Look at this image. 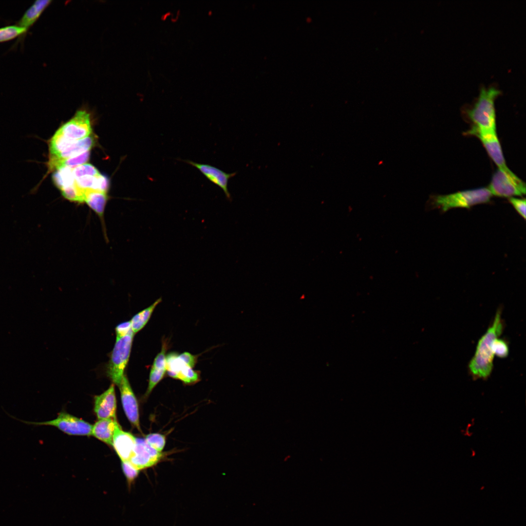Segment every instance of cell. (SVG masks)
Segmentation results:
<instances>
[{
    "label": "cell",
    "mask_w": 526,
    "mask_h": 526,
    "mask_svg": "<svg viewBox=\"0 0 526 526\" xmlns=\"http://www.w3.org/2000/svg\"><path fill=\"white\" fill-rule=\"evenodd\" d=\"M501 313V309L499 308L491 324L479 339L475 353L469 362V371L474 380L487 379L491 374L494 357L492 343L502 334L504 328Z\"/></svg>",
    "instance_id": "cell-1"
},
{
    "label": "cell",
    "mask_w": 526,
    "mask_h": 526,
    "mask_svg": "<svg viewBox=\"0 0 526 526\" xmlns=\"http://www.w3.org/2000/svg\"><path fill=\"white\" fill-rule=\"evenodd\" d=\"M501 91L494 87H482L479 97L468 114L473 123V127L479 129L496 130L494 105L495 98Z\"/></svg>",
    "instance_id": "cell-2"
},
{
    "label": "cell",
    "mask_w": 526,
    "mask_h": 526,
    "mask_svg": "<svg viewBox=\"0 0 526 526\" xmlns=\"http://www.w3.org/2000/svg\"><path fill=\"white\" fill-rule=\"evenodd\" d=\"M487 188H478L455 193L433 196L431 204L435 208L445 212L453 208H467L489 202L492 197Z\"/></svg>",
    "instance_id": "cell-3"
},
{
    "label": "cell",
    "mask_w": 526,
    "mask_h": 526,
    "mask_svg": "<svg viewBox=\"0 0 526 526\" xmlns=\"http://www.w3.org/2000/svg\"><path fill=\"white\" fill-rule=\"evenodd\" d=\"M132 331L121 338H116L114 347L107 366L106 373L114 384H120L128 363L132 344Z\"/></svg>",
    "instance_id": "cell-4"
},
{
    "label": "cell",
    "mask_w": 526,
    "mask_h": 526,
    "mask_svg": "<svg viewBox=\"0 0 526 526\" xmlns=\"http://www.w3.org/2000/svg\"><path fill=\"white\" fill-rule=\"evenodd\" d=\"M6 413L11 418L28 425L54 426L64 433L72 435H92V425L67 413L60 412L56 418L43 422L23 420L18 419L7 412Z\"/></svg>",
    "instance_id": "cell-5"
},
{
    "label": "cell",
    "mask_w": 526,
    "mask_h": 526,
    "mask_svg": "<svg viewBox=\"0 0 526 526\" xmlns=\"http://www.w3.org/2000/svg\"><path fill=\"white\" fill-rule=\"evenodd\" d=\"M492 195L501 197L522 196L526 194V184L511 170L500 169L493 175L488 188Z\"/></svg>",
    "instance_id": "cell-6"
},
{
    "label": "cell",
    "mask_w": 526,
    "mask_h": 526,
    "mask_svg": "<svg viewBox=\"0 0 526 526\" xmlns=\"http://www.w3.org/2000/svg\"><path fill=\"white\" fill-rule=\"evenodd\" d=\"M468 134L474 135L480 140L498 169L507 171L510 170L506 165L496 130L479 129L472 127L468 131Z\"/></svg>",
    "instance_id": "cell-7"
},
{
    "label": "cell",
    "mask_w": 526,
    "mask_h": 526,
    "mask_svg": "<svg viewBox=\"0 0 526 526\" xmlns=\"http://www.w3.org/2000/svg\"><path fill=\"white\" fill-rule=\"evenodd\" d=\"M63 136L78 141L89 136L92 132L90 115L86 111H77L74 116L58 129Z\"/></svg>",
    "instance_id": "cell-8"
},
{
    "label": "cell",
    "mask_w": 526,
    "mask_h": 526,
    "mask_svg": "<svg viewBox=\"0 0 526 526\" xmlns=\"http://www.w3.org/2000/svg\"><path fill=\"white\" fill-rule=\"evenodd\" d=\"M159 452L150 446L145 439L136 438L133 454L129 462L140 470L156 464L162 457Z\"/></svg>",
    "instance_id": "cell-9"
},
{
    "label": "cell",
    "mask_w": 526,
    "mask_h": 526,
    "mask_svg": "<svg viewBox=\"0 0 526 526\" xmlns=\"http://www.w3.org/2000/svg\"><path fill=\"white\" fill-rule=\"evenodd\" d=\"M180 160L198 169L207 180L221 188L226 199L231 201L232 198L228 191V183L229 179L235 176L237 172L227 173L209 164L199 163L189 160Z\"/></svg>",
    "instance_id": "cell-10"
},
{
    "label": "cell",
    "mask_w": 526,
    "mask_h": 526,
    "mask_svg": "<svg viewBox=\"0 0 526 526\" xmlns=\"http://www.w3.org/2000/svg\"><path fill=\"white\" fill-rule=\"evenodd\" d=\"M125 413L131 424L141 432L139 408L135 395L126 375H124L118 386Z\"/></svg>",
    "instance_id": "cell-11"
},
{
    "label": "cell",
    "mask_w": 526,
    "mask_h": 526,
    "mask_svg": "<svg viewBox=\"0 0 526 526\" xmlns=\"http://www.w3.org/2000/svg\"><path fill=\"white\" fill-rule=\"evenodd\" d=\"M94 410L99 420L116 419V399L113 384L104 393L94 396Z\"/></svg>",
    "instance_id": "cell-12"
},
{
    "label": "cell",
    "mask_w": 526,
    "mask_h": 526,
    "mask_svg": "<svg viewBox=\"0 0 526 526\" xmlns=\"http://www.w3.org/2000/svg\"><path fill=\"white\" fill-rule=\"evenodd\" d=\"M136 437L123 431L119 425L114 432L112 446L121 461H129L132 456L136 445Z\"/></svg>",
    "instance_id": "cell-13"
},
{
    "label": "cell",
    "mask_w": 526,
    "mask_h": 526,
    "mask_svg": "<svg viewBox=\"0 0 526 526\" xmlns=\"http://www.w3.org/2000/svg\"><path fill=\"white\" fill-rule=\"evenodd\" d=\"M166 345L163 343L161 351L156 356L150 373L149 384L145 393V397L148 396L153 388L161 380L166 371Z\"/></svg>",
    "instance_id": "cell-14"
},
{
    "label": "cell",
    "mask_w": 526,
    "mask_h": 526,
    "mask_svg": "<svg viewBox=\"0 0 526 526\" xmlns=\"http://www.w3.org/2000/svg\"><path fill=\"white\" fill-rule=\"evenodd\" d=\"M94 144V139L93 136L78 140L58 155L49 157L47 166L57 161L75 157L89 151Z\"/></svg>",
    "instance_id": "cell-15"
},
{
    "label": "cell",
    "mask_w": 526,
    "mask_h": 526,
    "mask_svg": "<svg viewBox=\"0 0 526 526\" xmlns=\"http://www.w3.org/2000/svg\"><path fill=\"white\" fill-rule=\"evenodd\" d=\"M118 425L116 419H100L93 426L92 435L112 446L114 432Z\"/></svg>",
    "instance_id": "cell-16"
},
{
    "label": "cell",
    "mask_w": 526,
    "mask_h": 526,
    "mask_svg": "<svg viewBox=\"0 0 526 526\" xmlns=\"http://www.w3.org/2000/svg\"><path fill=\"white\" fill-rule=\"evenodd\" d=\"M108 198L107 193L97 191L89 190L85 193L84 203L98 215L104 230V211Z\"/></svg>",
    "instance_id": "cell-17"
},
{
    "label": "cell",
    "mask_w": 526,
    "mask_h": 526,
    "mask_svg": "<svg viewBox=\"0 0 526 526\" xmlns=\"http://www.w3.org/2000/svg\"><path fill=\"white\" fill-rule=\"evenodd\" d=\"M51 2L50 0H36L24 13L18 21L17 25L28 29L38 19Z\"/></svg>",
    "instance_id": "cell-18"
},
{
    "label": "cell",
    "mask_w": 526,
    "mask_h": 526,
    "mask_svg": "<svg viewBox=\"0 0 526 526\" xmlns=\"http://www.w3.org/2000/svg\"><path fill=\"white\" fill-rule=\"evenodd\" d=\"M76 141L66 138L57 130L49 141V157L58 155Z\"/></svg>",
    "instance_id": "cell-19"
},
{
    "label": "cell",
    "mask_w": 526,
    "mask_h": 526,
    "mask_svg": "<svg viewBox=\"0 0 526 526\" xmlns=\"http://www.w3.org/2000/svg\"><path fill=\"white\" fill-rule=\"evenodd\" d=\"M161 301L162 298H159L150 306L139 312L132 318L130 321L131 328L134 334L139 332L146 325L155 308Z\"/></svg>",
    "instance_id": "cell-20"
},
{
    "label": "cell",
    "mask_w": 526,
    "mask_h": 526,
    "mask_svg": "<svg viewBox=\"0 0 526 526\" xmlns=\"http://www.w3.org/2000/svg\"><path fill=\"white\" fill-rule=\"evenodd\" d=\"M52 180L55 185L60 190L75 184L73 169L62 167L54 171Z\"/></svg>",
    "instance_id": "cell-21"
},
{
    "label": "cell",
    "mask_w": 526,
    "mask_h": 526,
    "mask_svg": "<svg viewBox=\"0 0 526 526\" xmlns=\"http://www.w3.org/2000/svg\"><path fill=\"white\" fill-rule=\"evenodd\" d=\"M62 196L66 199L74 202L84 203L85 193L75 184L60 190Z\"/></svg>",
    "instance_id": "cell-22"
},
{
    "label": "cell",
    "mask_w": 526,
    "mask_h": 526,
    "mask_svg": "<svg viewBox=\"0 0 526 526\" xmlns=\"http://www.w3.org/2000/svg\"><path fill=\"white\" fill-rule=\"evenodd\" d=\"M27 29L16 25L0 28V42L11 40L24 33Z\"/></svg>",
    "instance_id": "cell-23"
},
{
    "label": "cell",
    "mask_w": 526,
    "mask_h": 526,
    "mask_svg": "<svg viewBox=\"0 0 526 526\" xmlns=\"http://www.w3.org/2000/svg\"><path fill=\"white\" fill-rule=\"evenodd\" d=\"M144 439L150 446L159 452H162L166 444L165 436L161 433H150Z\"/></svg>",
    "instance_id": "cell-24"
},
{
    "label": "cell",
    "mask_w": 526,
    "mask_h": 526,
    "mask_svg": "<svg viewBox=\"0 0 526 526\" xmlns=\"http://www.w3.org/2000/svg\"><path fill=\"white\" fill-rule=\"evenodd\" d=\"M177 379L182 380L186 384H191L199 381V375L194 371L192 368L186 365L179 373Z\"/></svg>",
    "instance_id": "cell-25"
},
{
    "label": "cell",
    "mask_w": 526,
    "mask_h": 526,
    "mask_svg": "<svg viewBox=\"0 0 526 526\" xmlns=\"http://www.w3.org/2000/svg\"><path fill=\"white\" fill-rule=\"evenodd\" d=\"M75 179L85 176H96L100 174L98 170L90 164H84L73 169Z\"/></svg>",
    "instance_id": "cell-26"
},
{
    "label": "cell",
    "mask_w": 526,
    "mask_h": 526,
    "mask_svg": "<svg viewBox=\"0 0 526 526\" xmlns=\"http://www.w3.org/2000/svg\"><path fill=\"white\" fill-rule=\"evenodd\" d=\"M492 350L494 356L500 358L506 357L509 353L507 343L503 339L495 338L492 343Z\"/></svg>",
    "instance_id": "cell-27"
},
{
    "label": "cell",
    "mask_w": 526,
    "mask_h": 526,
    "mask_svg": "<svg viewBox=\"0 0 526 526\" xmlns=\"http://www.w3.org/2000/svg\"><path fill=\"white\" fill-rule=\"evenodd\" d=\"M121 466L128 484L130 486L137 477L139 470L133 467L129 461H122Z\"/></svg>",
    "instance_id": "cell-28"
},
{
    "label": "cell",
    "mask_w": 526,
    "mask_h": 526,
    "mask_svg": "<svg viewBox=\"0 0 526 526\" xmlns=\"http://www.w3.org/2000/svg\"><path fill=\"white\" fill-rule=\"evenodd\" d=\"M508 201L519 214L526 219V199L513 197L509 198Z\"/></svg>",
    "instance_id": "cell-29"
},
{
    "label": "cell",
    "mask_w": 526,
    "mask_h": 526,
    "mask_svg": "<svg viewBox=\"0 0 526 526\" xmlns=\"http://www.w3.org/2000/svg\"><path fill=\"white\" fill-rule=\"evenodd\" d=\"M132 331L130 321L121 323L115 328L116 338H118L125 336Z\"/></svg>",
    "instance_id": "cell-30"
},
{
    "label": "cell",
    "mask_w": 526,
    "mask_h": 526,
    "mask_svg": "<svg viewBox=\"0 0 526 526\" xmlns=\"http://www.w3.org/2000/svg\"><path fill=\"white\" fill-rule=\"evenodd\" d=\"M180 358L188 366L193 368L196 362V356L188 352H184L179 355Z\"/></svg>",
    "instance_id": "cell-31"
}]
</instances>
